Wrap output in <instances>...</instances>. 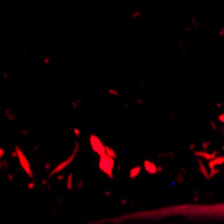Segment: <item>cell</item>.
Listing matches in <instances>:
<instances>
[{"label": "cell", "mask_w": 224, "mask_h": 224, "mask_svg": "<svg viewBox=\"0 0 224 224\" xmlns=\"http://www.w3.org/2000/svg\"><path fill=\"white\" fill-rule=\"evenodd\" d=\"M3 156H4V149L0 148V158H3Z\"/></svg>", "instance_id": "17"}, {"label": "cell", "mask_w": 224, "mask_h": 224, "mask_svg": "<svg viewBox=\"0 0 224 224\" xmlns=\"http://www.w3.org/2000/svg\"><path fill=\"white\" fill-rule=\"evenodd\" d=\"M78 150H79V144H75V148H74V150H73V153H71V156H70L67 160H65L63 162H60L58 167H55L54 169H51V172H50V174H48V177H51V176H54V174L59 173V172L63 171L66 167H69V165L74 161V158H75V156H77V153H78Z\"/></svg>", "instance_id": "3"}, {"label": "cell", "mask_w": 224, "mask_h": 224, "mask_svg": "<svg viewBox=\"0 0 224 224\" xmlns=\"http://www.w3.org/2000/svg\"><path fill=\"white\" fill-rule=\"evenodd\" d=\"M223 149H224V146H223Z\"/></svg>", "instance_id": "20"}, {"label": "cell", "mask_w": 224, "mask_h": 224, "mask_svg": "<svg viewBox=\"0 0 224 224\" xmlns=\"http://www.w3.org/2000/svg\"><path fill=\"white\" fill-rule=\"evenodd\" d=\"M8 180H10V181L13 180V174H8Z\"/></svg>", "instance_id": "19"}, {"label": "cell", "mask_w": 224, "mask_h": 224, "mask_svg": "<svg viewBox=\"0 0 224 224\" xmlns=\"http://www.w3.org/2000/svg\"><path fill=\"white\" fill-rule=\"evenodd\" d=\"M74 134H75L77 137L81 136V132H79V129H77V128H75V129H74Z\"/></svg>", "instance_id": "14"}, {"label": "cell", "mask_w": 224, "mask_h": 224, "mask_svg": "<svg viewBox=\"0 0 224 224\" xmlns=\"http://www.w3.org/2000/svg\"><path fill=\"white\" fill-rule=\"evenodd\" d=\"M208 146H209V142H205V144H203V148H205V149H207V148H208Z\"/></svg>", "instance_id": "18"}, {"label": "cell", "mask_w": 224, "mask_h": 224, "mask_svg": "<svg viewBox=\"0 0 224 224\" xmlns=\"http://www.w3.org/2000/svg\"><path fill=\"white\" fill-rule=\"evenodd\" d=\"M105 153H106L109 157L113 158V160H116V158H117V153H116V152H114L111 148H109V146H105Z\"/></svg>", "instance_id": "9"}, {"label": "cell", "mask_w": 224, "mask_h": 224, "mask_svg": "<svg viewBox=\"0 0 224 224\" xmlns=\"http://www.w3.org/2000/svg\"><path fill=\"white\" fill-rule=\"evenodd\" d=\"M90 145H91V149L98 156L106 155V153H105V145L102 144V141L98 138L95 134H91V136H90Z\"/></svg>", "instance_id": "4"}, {"label": "cell", "mask_w": 224, "mask_h": 224, "mask_svg": "<svg viewBox=\"0 0 224 224\" xmlns=\"http://www.w3.org/2000/svg\"><path fill=\"white\" fill-rule=\"evenodd\" d=\"M140 172H141V167L132 168V171L129 172V177H130V179H136V177L140 174Z\"/></svg>", "instance_id": "8"}, {"label": "cell", "mask_w": 224, "mask_h": 224, "mask_svg": "<svg viewBox=\"0 0 224 224\" xmlns=\"http://www.w3.org/2000/svg\"><path fill=\"white\" fill-rule=\"evenodd\" d=\"M82 186H83V183H82V181H79V183L77 184V186H75V189H81V188H82Z\"/></svg>", "instance_id": "13"}, {"label": "cell", "mask_w": 224, "mask_h": 224, "mask_svg": "<svg viewBox=\"0 0 224 224\" xmlns=\"http://www.w3.org/2000/svg\"><path fill=\"white\" fill-rule=\"evenodd\" d=\"M15 150H16V158H18V161H19L20 167L23 168V171L27 173V176H28V177L34 179V172H32V169H31V164H30V161H28V158H27V156L24 155V152H23L18 145L15 146Z\"/></svg>", "instance_id": "1"}, {"label": "cell", "mask_w": 224, "mask_h": 224, "mask_svg": "<svg viewBox=\"0 0 224 224\" xmlns=\"http://www.w3.org/2000/svg\"><path fill=\"white\" fill-rule=\"evenodd\" d=\"M195 155L197 156V157H204V158H207V160H212V158L216 156V152L212 153V155H209V153H207V152H196Z\"/></svg>", "instance_id": "7"}, {"label": "cell", "mask_w": 224, "mask_h": 224, "mask_svg": "<svg viewBox=\"0 0 224 224\" xmlns=\"http://www.w3.org/2000/svg\"><path fill=\"white\" fill-rule=\"evenodd\" d=\"M34 186H35V183H34V180H32L31 183L28 184V189H34Z\"/></svg>", "instance_id": "15"}, {"label": "cell", "mask_w": 224, "mask_h": 224, "mask_svg": "<svg viewBox=\"0 0 224 224\" xmlns=\"http://www.w3.org/2000/svg\"><path fill=\"white\" fill-rule=\"evenodd\" d=\"M219 121H220V122H224V114H220V116H219Z\"/></svg>", "instance_id": "16"}, {"label": "cell", "mask_w": 224, "mask_h": 224, "mask_svg": "<svg viewBox=\"0 0 224 224\" xmlns=\"http://www.w3.org/2000/svg\"><path fill=\"white\" fill-rule=\"evenodd\" d=\"M73 180H74L73 174L70 173L69 176H67V179H66V186H67V189H70V191L73 189Z\"/></svg>", "instance_id": "10"}, {"label": "cell", "mask_w": 224, "mask_h": 224, "mask_svg": "<svg viewBox=\"0 0 224 224\" xmlns=\"http://www.w3.org/2000/svg\"><path fill=\"white\" fill-rule=\"evenodd\" d=\"M98 168H101V171L106 173L107 176L113 179V168H114V160L109 157L107 155L99 156V162H98Z\"/></svg>", "instance_id": "2"}, {"label": "cell", "mask_w": 224, "mask_h": 224, "mask_svg": "<svg viewBox=\"0 0 224 224\" xmlns=\"http://www.w3.org/2000/svg\"><path fill=\"white\" fill-rule=\"evenodd\" d=\"M199 167H200V171H201V173L204 174L205 179H211V177H209V174H208V172H207V169H205V167L201 164V161H199Z\"/></svg>", "instance_id": "11"}, {"label": "cell", "mask_w": 224, "mask_h": 224, "mask_svg": "<svg viewBox=\"0 0 224 224\" xmlns=\"http://www.w3.org/2000/svg\"><path fill=\"white\" fill-rule=\"evenodd\" d=\"M220 164H224V157L220 156V157H213L212 160H209V168L213 169V167L216 165H220Z\"/></svg>", "instance_id": "6"}, {"label": "cell", "mask_w": 224, "mask_h": 224, "mask_svg": "<svg viewBox=\"0 0 224 224\" xmlns=\"http://www.w3.org/2000/svg\"><path fill=\"white\" fill-rule=\"evenodd\" d=\"M107 93H109L110 95H114V97H118V91H116L114 89H109V90H107Z\"/></svg>", "instance_id": "12"}, {"label": "cell", "mask_w": 224, "mask_h": 224, "mask_svg": "<svg viewBox=\"0 0 224 224\" xmlns=\"http://www.w3.org/2000/svg\"><path fill=\"white\" fill-rule=\"evenodd\" d=\"M144 168H145V171L148 172V173H150V174H155V173H157L158 172V167L156 164H153L152 161H149V160L144 161Z\"/></svg>", "instance_id": "5"}]
</instances>
